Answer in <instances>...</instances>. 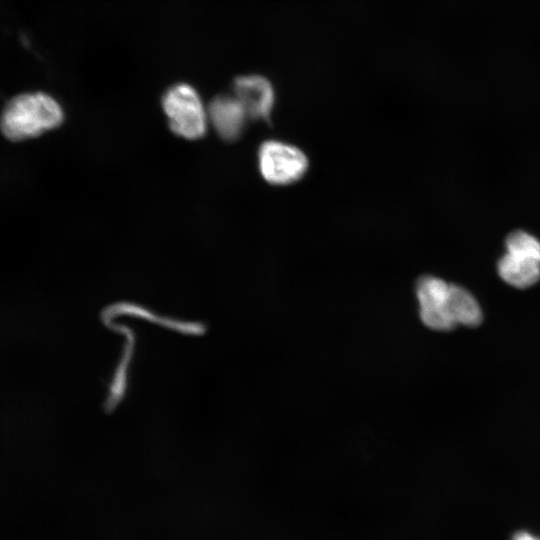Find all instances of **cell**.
<instances>
[{
	"label": "cell",
	"instance_id": "obj_6",
	"mask_svg": "<svg viewBox=\"0 0 540 540\" xmlns=\"http://www.w3.org/2000/svg\"><path fill=\"white\" fill-rule=\"evenodd\" d=\"M207 113L208 121L225 141L237 140L243 134L249 119L233 93L214 97L207 107Z\"/></svg>",
	"mask_w": 540,
	"mask_h": 540
},
{
	"label": "cell",
	"instance_id": "obj_8",
	"mask_svg": "<svg viewBox=\"0 0 540 540\" xmlns=\"http://www.w3.org/2000/svg\"><path fill=\"white\" fill-rule=\"evenodd\" d=\"M451 314L456 325L476 327L483 320L482 309L476 298L465 288L451 283Z\"/></svg>",
	"mask_w": 540,
	"mask_h": 540
},
{
	"label": "cell",
	"instance_id": "obj_1",
	"mask_svg": "<svg viewBox=\"0 0 540 540\" xmlns=\"http://www.w3.org/2000/svg\"><path fill=\"white\" fill-rule=\"evenodd\" d=\"M63 120V109L54 97L26 92L7 101L0 115V131L8 140L19 142L53 130Z\"/></svg>",
	"mask_w": 540,
	"mask_h": 540
},
{
	"label": "cell",
	"instance_id": "obj_7",
	"mask_svg": "<svg viewBox=\"0 0 540 540\" xmlns=\"http://www.w3.org/2000/svg\"><path fill=\"white\" fill-rule=\"evenodd\" d=\"M497 272L510 286L525 289L540 280V261L526 254L505 251L497 263Z\"/></svg>",
	"mask_w": 540,
	"mask_h": 540
},
{
	"label": "cell",
	"instance_id": "obj_5",
	"mask_svg": "<svg viewBox=\"0 0 540 540\" xmlns=\"http://www.w3.org/2000/svg\"><path fill=\"white\" fill-rule=\"evenodd\" d=\"M233 94L249 119L269 120L276 102L275 89L269 79L259 74L239 76L234 80Z\"/></svg>",
	"mask_w": 540,
	"mask_h": 540
},
{
	"label": "cell",
	"instance_id": "obj_3",
	"mask_svg": "<svg viewBox=\"0 0 540 540\" xmlns=\"http://www.w3.org/2000/svg\"><path fill=\"white\" fill-rule=\"evenodd\" d=\"M257 160L261 176L273 185L295 183L309 167L308 158L300 148L280 140L263 142Z\"/></svg>",
	"mask_w": 540,
	"mask_h": 540
},
{
	"label": "cell",
	"instance_id": "obj_4",
	"mask_svg": "<svg viewBox=\"0 0 540 540\" xmlns=\"http://www.w3.org/2000/svg\"><path fill=\"white\" fill-rule=\"evenodd\" d=\"M415 292L424 325L436 331H449L457 326L451 314V283L425 275L417 280Z\"/></svg>",
	"mask_w": 540,
	"mask_h": 540
},
{
	"label": "cell",
	"instance_id": "obj_2",
	"mask_svg": "<svg viewBox=\"0 0 540 540\" xmlns=\"http://www.w3.org/2000/svg\"><path fill=\"white\" fill-rule=\"evenodd\" d=\"M162 107L169 127L176 135L196 140L206 133L207 108L191 85L177 83L168 88L162 97Z\"/></svg>",
	"mask_w": 540,
	"mask_h": 540
},
{
	"label": "cell",
	"instance_id": "obj_9",
	"mask_svg": "<svg viewBox=\"0 0 540 540\" xmlns=\"http://www.w3.org/2000/svg\"><path fill=\"white\" fill-rule=\"evenodd\" d=\"M505 251L526 254L540 261V240L524 230H515L505 239Z\"/></svg>",
	"mask_w": 540,
	"mask_h": 540
},
{
	"label": "cell",
	"instance_id": "obj_10",
	"mask_svg": "<svg viewBox=\"0 0 540 540\" xmlns=\"http://www.w3.org/2000/svg\"><path fill=\"white\" fill-rule=\"evenodd\" d=\"M512 540H540V538L536 537V536H533L527 532H518L516 533Z\"/></svg>",
	"mask_w": 540,
	"mask_h": 540
}]
</instances>
